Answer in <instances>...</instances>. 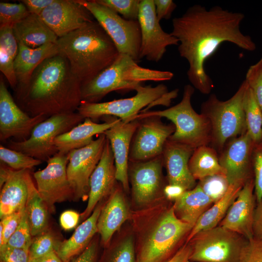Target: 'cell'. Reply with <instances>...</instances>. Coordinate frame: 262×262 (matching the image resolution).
<instances>
[{
    "instance_id": "12",
    "label": "cell",
    "mask_w": 262,
    "mask_h": 262,
    "mask_svg": "<svg viewBox=\"0 0 262 262\" xmlns=\"http://www.w3.org/2000/svg\"><path fill=\"white\" fill-rule=\"evenodd\" d=\"M141 42L140 59L160 61L170 46H178V40L164 32L158 20L153 0H141L138 17Z\"/></svg>"
},
{
    "instance_id": "19",
    "label": "cell",
    "mask_w": 262,
    "mask_h": 262,
    "mask_svg": "<svg viewBox=\"0 0 262 262\" xmlns=\"http://www.w3.org/2000/svg\"><path fill=\"white\" fill-rule=\"evenodd\" d=\"M40 16L58 38L95 20L77 0H55Z\"/></svg>"
},
{
    "instance_id": "1",
    "label": "cell",
    "mask_w": 262,
    "mask_h": 262,
    "mask_svg": "<svg viewBox=\"0 0 262 262\" xmlns=\"http://www.w3.org/2000/svg\"><path fill=\"white\" fill-rule=\"evenodd\" d=\"M244 18V14L219 6L208 9L196 4L173 19L170 33L179 41L180 56L188 62L189 81L200 93L208 94L214 87L205 70V64L221 44L229 42L249 51L256 49L251 37L241 31L240 25Z\"/></svg>"
},
{
    "instance_id": "25",
    "label": "cell",
    "mask_w": 262,
    "mask_h": 262,
    "mask_svg": "<svg viewBox=\"0 0 262 262\" xmlns=\"http://www.w3.org/2000/svg\"><path fill=\"white\" fill-rule=\"evenodd\" d=\"M102 123H97L85 118L69 131L57 136L54 141L58 152L68 154L74 149L84 147L90 144L95 135L103 133L113 127L119 118L113 116H104Z\"/></svg>"
},
{
    "instance_id": "36",
    "label": "cell",
    "mask_w": 262,
    "mask_h": 262,
    "mask_svg": "<svg viewBox=\"0 0 262 262\" xmlns=\"http://www.w3.org/2000/svg\"><path fill=\"white\" fill-rule=\"evenodd\" d=\"M198 184L203 192L215 202L222 197L229 184L225 174H216L199 180Z\"/></svg>"
},
{
    "instance_id": "59",
    "label": "cell",
    "mask_w": 262,
    "mask_h": 262,
    "mask_svg": "<svg viewBox=\"0 0 262 262\" xmlns=\"http://www.w3.org/2000/svg\"><path fill=\"white\" fill-rule=\"evenodd\" d=\"M190 262V261L189 260L187 261L186 262Z\"/></svg>"
},
{
    "instance_id": "53",
    "label": "cell",
    "mask_w": 262,
    "mask_h": 262,
    "mask_svg": "<svg viewBox=\"0 0 262 262\" xmlns=\"http://www.w3.org/2000/svg\"><path fill=\"white\" fill-rule=\"evenodd\" d=\"M97 244L93 241L72 262H95Z\"/></svg>"
},
{
    "instance_id": "3",
    "label": "cell",
    "mask_w": 262,
    "mask_h": 262,
    "mask_svg": "<svg viewBox=\"0 0 262 262\" xmlns=\"http://www.w3.org/2000/svg\"><path fill=\"white\" fill-rule=\"evenodd\" d=\"M56 44L59 53L67 60L82 85L110 66L119 54L96 20L58 38Z\"/></svg>"
},
{
    "instance_id": "58",
    "label": "cell",
    "mask_w": 262,
    "mask_h": 262,
    "mask_svg": "<svg viewBox=\"0 0 262 262\" xmlns=\"http://www.w3.org/2000/svg\"><path fill=\"white\" fill-rule=\"evenodd\" d=\"M190 262H191V261H190Z\"/></svg>"
},
{
    "instance_id": "5",
    "label": "cell",
    "mask_w": 262,
    "mask_h": 262,
    "mask_svg": "<svg viewBox=\"0 0 262 262\" xmlns=\"http://www.w3.org/2000/svg\"><path fill=\"white\" fill-rule=\"evenodd\" d=\"M195 88L191 84L184 87L181 101L164 110L141 111L135 117L140 120L148 116L165 117L175 127L168 139L194 149L207 146L212 142V126L209 119L203 114L197 113L191 104Z\"/></svg>"
},
{
    "instance_id": "28",
    "label": "cell",
    "mask_w": 262,
    "mask_h": 262,
    "mask_svg": "<svg viewBox=\"0 0 262 262\" xmlns=\"http://www.w3.org/2000/svg\"><path fill=\"white\" fill-rule=\"evenodd\" d=\"M102 206L96 207L92 214L75 229L67 240L59 243L56 252L63 262H68L75 255L82 253L98 232L97 223Z\"/></svg>"
},
{
    "instance_id": "50",
    "label": "cell",
    "mask_w": 262,
    "mask_h": 262,
    "mask_svg": "<svg viewBox=\"0 0 262 262\" xmlns=\"http://www.w3.org/2000/svg\"><path fill=\"white\" fill-rule=\"evenodd\" d=\"M81 215L72 210L64 212L60 217V224L65 230H70L74 228L78 224Z\"/></svg>"
},
{
    "instance_id": "35",
    "label": "cell",
    "mask_w": 262,
    "mask_h": 262,
    "mask_svg": "<svg viewBox=\"0 0 262 262\" xmlns=\"http://www.w3.org/2000/svg\"><path fill=\"white\" fill-rule=\"evenodd\" d=\"M0 159L11 168L16 170L32 169L42 161L21 152L0 146Z\"/></svg>"
},
{
    "instance_id": "55",
    "label": "cell",
    "mask_w": 262,
    "mask_h": 262,
    "mask_svg": "<svg viewBox=\"0 0 262 262\" xmlns=\"http://www.w3.org/2000/svg\"><path fill=\"white\" fill-rule=\"evenodd\" d=\"M186 190L180 186L168 184L164 187L163 192L168 199L175 201Z\"/></svg>"
},
{
    "instance_id": "34",
    "label": "cell",
    "mask_w": 262,
    "mask_h": 262,
    "mask_svg": "<svg viewBox=\"0 0 262 262\" xmlns=\"http://www.w3.org/2000/svg\"><path fill=\"white\" fill-rule=\"evenodd\" d=\"M243 107L246 132L255 145L259 144L262 142V110L248 84Z\"/></svg>"
},
{
    "instance_id": "24",
    "label": "cell",
    "mask_w": 262,
    "mask_h": 262,
    "mask_svg": "<svg viewBox=\"0 0 262 262\" xmlns=\"http://www.w3.org/2000/svg\"><path fill=\"white\" fill-rule=\"evenodd\" d=\"M194 149L168 139L162 153L169 184L178 185L186 190L195 186L196 180L189 168V161Z\"/></svg>"
},
{
    "instance_id": "52",
    "label": "cell",
    "mask_w": 262,
    "mask_h": 262,
    "mask_svg": "<svg viewBox=\"0 0 262 262\" xmlns=\"http://www.w3.org/2000/svg\"><path fill=\"white\" fill-rule=\"evenodd\" d=\"M253 231L254 237L262 240V199L255 209Z\"/></svg>"
},
{
    "instance_id": "44",
    "label": "cell",
    "mask_w": 262,
    "mask_h": 262,
    "mask_svg": "<svg viewBox=\"0 0 262 262\" xmlns=\"http://www.w3.org/2000/svg\"><path fill=\"white\" fill-rule=\"evenodd\" d=\"M110 262H136L132 237L126 238L117 246Z\"/></svg>"
},
{
    "instance_id": "13",
    "label": "cell",
    "mask_w": 262,
    "mask_h": 262,
    "mask_svg": "<svg viewBox=\"0 0 262 262\" xmlns=\"http://www.w3.org/2000/svg\"><path fill=\"white\" fill-rule=\"evenodd\" d=\"M68 161V154L58 152L48 160L45 168L33 173L37 191L50 212L56 203L73 196L67 175Z\"/></svg>"
},
{
    "instance_id": "10",
    "label": "cell",
    "mask_w": 262,
    "mask_h": 262,
    "mask_svg": "<svg viewBox=\"0 0 262 262\" xmlns=\"http://www.w3.org/2000/svg\"><path fill=\"white\" fill-rule=\"evenodd\" d=\"M93 15L112 40L119 53L127 55L135 62L140 60L141 42L137 20H128L95 0H77Z\"/></svg>"
},
{
    "instance_id": "22",
    "label": "cell",
    "mask_w": 262,
    "mask_h": 262,
    "mask_svg": "<svg viewBox=\"0 0 262 262\" xmlns=\"http://www.w3.org/2000/svg\"><path fill=\"white\" fill-rule=\"evenodd\" d=\"M139 123L138 119L125 123L119 118L113 127L103 133L113 152L116 180L127 192L129 190L128 169L131 145Z\"/></svg>"
},
{
    "instance_id": "54",
    "label": "cell",
    "mask_w": 262,
    "mask_h": 262,
    "mask_svg": "<svg viewBox=\"0 0 262 262\" xmlns=\"http://www.w3.org/2000/svg\"><path fill=\"white\" fill-rule=\"evenodd\" d=\"M192 251L191 244H185L165 262H185L189 260Z\"/></svg>"
},
{
    "instance_id": "47",
    "label": "cell",
    "mask_w": 262,
    "mask_h": 262,
    "mask_svg": "<svg viewBox=\"0 0 262 262\" xmlns=\"http://www.w3.org/2000/svg\"><path fill=\"white\" fill-rule=\"evenodd\" d=\"M25 211V208L1 219L0 222L3 227V234L2 241L0 243V247L6 244L8 240L16 229Z\"/></svg>"
},
{
    "instance_id": "2",
    "label": "cell",
    "mask_w": 262,
    "mask_h": 262,
    "mask_svg": "<svg viewBox=\"0 0 262 262\" xmlns=\"http://www.w3.org/2000/svg\"><path fill=\"white\" fill-rule=\"evenodd\" d=\"M82 82L58 53L44 60L29 82L17 85L16 102L31 116L75 112L82 101Z\"/></svg>"
},
{
    "instance_id": "46",
    "label": "cell",
    "mask_w": 262,
    "mask_h": 262,
    "mask_svg": "<svg viewBox=\"0 0 262 262\" xmlns=\"http://www.w3.org/2000/svg\"><path fill=\"white\" fill-rule=\"evenodd\" d=\"M15 60L4 49L0 48V70L14 90L17 85L14 68Z\"/></svg>"
},
{
    "instance_id": "33",
    "label": "cell",
    "mask_w": 262,
    "mask_h": 262,
    "mask_svg": "<svg viewBox=\"0 0 262 262\" xmlns=\"http://www.w3.org/2000/svg\"><path fill=\"white\" fill-rule=\"evenodd\" d=\"M25 210L32 236L36 237L48 230L49 210L32 177L29 181V195Z\"/></svg>"
},
{
    "instance_id": "15",
    "label": "cell",
    "mask_w": 262,
    "mask_h": 262,
    "mask_svg": "<svg viewBox=\"0 0 262 262\" xmlns=\"http://www.w3.org/2000/svg\"><path fill=\"white\" fill-rule=\"evenodd\" d=\"M106 137L98 135L87 146L71 150L68 153L67 175L76 198H83L89 194L91 175L101 158Z\"/></svg>"
},
{
    "instance_id": "43",
    "label": "cell",
    "mask_w": 262,
    "mask_h": 262,
    "mask_svg": "<svg viewBox=\"0 0 262 262\" xmlns=\"http://www.w3.org/2000/svg\"><path fill=\"white\" fill-rule=\"evenodd\" d=\"M254 193L257 202L262 199V142L255 145L253 153Z\"/></svg>"
},
{
    "instance_id": "41",
    "label": "cell",
    "mask_w": 262,
    "mask_h": 262,
    "mask_svg": "<svg viewBox=\"0 0 262 262\" xmlns=\"http://www.w3.org/2000/svg\"><path fill=\"white\" fill-rule=\"evenodd\" d=\"M245 80L262 110V56L249 67Z\"/></svg>"
},
{
    "instance_id": "17",
    "label": "cell",
    "mask_w": 262,
    "mask_h": 262,
    "mask_svg": "<svg viewBox=\"0 0 262 262\" xmlns=\"http://www.w3.org/2000/svg\"><path fill=\"white\" fill-rule=\"evenodd\" d=\"M255 143L247 133L232 139L219 158L229 185L244 186L251 178Z\"/></svg>"
},
{
    "instance_id": "26",
    "label": "cell",
    "mask_w": 262,
    "mask_h": 262,
    "mask_svg": "<svg viewBox=\"0 0 262 262\" xmlns=\"http://www.w3.org/2000/svg\"><path fill=\"white\" fill-rule=\"evenodd\" d=\"M129 216V210L123 192L114 189L107 203L102 207L97 227L101 240L107 244Z\"/></svg>"
},
{
    "instance_id": "29",
    "label": "cell",
    "mask_w": 262,
    "mask_h": 262,
    "mask_svg": "<svg viewBox=\"0 0 262 262\" xmlns=\"http://www.w3.org/2000/svg\"><path fill=\"white\" fill-rule=\"evenodd\" d=\"M18 42L35 49L48 43H56L58 38L40 16L30 14L13 26Z\"/></svg>"
},
{
    "instance_id": "7",
    "label": "cell",
    "mask_w": 262,
    "mask_h": 262,
    "mask_svg": "<svg viewBox=\"0 0 262 262\" xmlns=\"http://www.w3.org/2000/svg\"><path fill=\"white\" fill-rule=\"evenodd\" d=\"M247 87L245 80L235 93L225 101L212 94L201 106V113L210 120L212 126V142L219 150L227 141L246 131L243 102Z\"/></svg>"
},
{
    "instance_id": "16",
    "label": "cell",
    "mask_w": 262,
    "mask_h": 262,
    "mask_svg": "<svg viewBox=\"0 0 262 262\" xmlns=\"http://www.w3.org/2000/svg\"><path fill=\"white\" fill-rule=\"evenodd\" d=\"M48 116L40 115L31 116L16 104L4 81L0 80V140L14 137L21 141L28 139L33 129Z\"/></svg>"
},
{
    "instance_id": "57",
    "label": "cell",
    "mask_w": 262,
    "mask_h": 262,
    "mask_svg": "<svg viewBox=\"0 0 262 262\" xmlns=\"http://www.w3.org/2000/svg\"><path fill=\"white\" fill-rule=\"evenodd\" d=\"M30 262H37L36 260H30Z\"/></svg>"
},
{
    "instance_id": "14",
    "label": "cell",
    "mask_w": 262,
    "mask_h": 262,
    "mask_svg": "<svg viewBox=\"0 0 262 262\" xmlns=\"http://www.w3.org/2000/svg\"><path fill=\"white\" fill-rule=\"evenodd\" d=\"M161 118L148 116L139 120L131 142L129 162L146 161L162 155L164 145L175 127L173 124L164 123Z\"/></svg>"
},
{
    "instance_id": "42",
    "label": "cell",
    "mask_w": 262,
    "mask_h": 262,
    "mask_svg": "<svg viewBox=\"0 0 262 262\" xmlns=\"http://www.w3.org/2000/svg\"><path fill=\"white\" fill-rule=\"evenodd\" d=\"M238 262H262V240L253 237L244 243Z\"/></svg>"
},
{
    "instance_id": "6",
    "label": "cell",
    "mask_w": 262,
    "mask_h": 262,
    "mask_svg": "<svg viewBox=\"0 0 262 262\" xmlns=\"http://www.w3.org/2000/svg\"><path fill=\"white\" fill-rule=\"evenodd\" d=\"M133 97L112 101L90 103L82 101L77 112L84 118L92 120L104 116H113L128 123L135 120L141 112L153 106L162 105L169 106L172 99L177 98L179 89L169 91L166 86L160 84L156 86L140 85Z\"/></svg>"
},
{
    "instance_id": "27",
    "label": "cell",
    "mask_w": 262,
    "mask_h": 262,
    "mask_svg": "<svg viewBox=\"0 0 262 262\" xmlns=\"http://www.w3.org/2000/svg\"><path fill=\"white\" fill-rule=\"evenodd\" d=\"M58 53L56 43H48L32 49L18 42V52L14 62L17 85L26 84L34 70L44 60Z\"/></svg>"
},
{
    "instance_id": "38",
    "label": "cell",
    "mask_w": 262,
    "mask_h": 262,
    "mask_svg": "<svg viewBox=\"0 0 262 262\" xmlns=\"http://www.w3.org/2000/svg\"><path fill=\"white\" fill-rule=\"evenodd\" d=\"M124 18L137 20L141 0H95Z\"/></svg>"
},
{
    "instance_id": "51",
    "label": "cell",
    "mask_w": 262,
    "mask_h": 262,
    "mask_svg": "<svg viewBox=\"0 0 262 262\" xmlns=\"http://www.w3.org/2000/svg\"><path fill=\"white\" fill-rule=\"evenodd\" d=\"M55 0H22L31 14L40 16L43 11Z\"/></svg>"
},
{
    "instance_id": "8",
    "label": "cell",
    "mask_w": 262,
    "mask_h": 262,
    "mask_svg": "<svg viewBox=\"0 0 262 262\" xmlns=\"http://www.w3.org/2000/svg\"><path fill=\"white\" fill-rule=\"evenodd\" d=\"M84 118L78 112L59 114L49 116L32 131L24 141L10 140L8 147L36 159L47 162L58 152L54 141L80 123Z\"/></svg>"
},
{
    "instance_id": "45",
    "label": "cell",
    "mask_w": 262,
    "mask_h": 262,
    "mask_svg": "<svg viewBox=\"0 0 262 262\" xmlns=\"http://www.w3.org/2000/svg\"><path fill=\"white\" fill-rule=\"evenodd\" d=\"M0 48L16 59L18 52V42L14 34L13 26H0Z\"/></svg>"
},
{
    "instance_id": "20",
    "label": "cell",
    "mask_w": 262,
    "mask_h": 262,
    "mask_svg": "<svg viewBox=\"0 0 262 262\" xmlns=\"http://www.w3.org/2000/svg\"><path fill=\"white\" fill-rule=\"evenodd\" d=\"M31 177L30 169L16 170L0 164V219L25 208Z\"/></svg>"
},
{
    "instance_id": "4",
    "label": "cell",
    "mask_w": 262,
    "mask_h": 262,
    "mask_svg": "<svg viewBox=\"0 0 262 262\" xmlns=\"http://www.w3.org/2000/svg\"><path fill=\"white\" fill-rule=\"evenodd\" d=\"M173 77L170 71L141 67L129 56L119 53L110 66L82 85V101L97 103L110 92L136 90L142 82L169 81Z\"/></svg>"
},
{
    "instance_id": "48",
    "label": "cell",
    "mask_w": 262,
    "mask_h": 262,
    "mask_svg": "<svg viewBox=\"0 0 262 262\" xmlns=\"http://www.w3.org/2000/svg\"><path fill=\"white\" fill-rule=\"evenodd\" d=\"M29 249L4 246L0 247V262H30Z\"/></svg>"
},
{
    "instance_id": "31",
    "label": "cell",
    "mask_w": 262,
    "mask_h": 262,
    "mask_svg": "<svg viewBox=\"0 0 262 262\" xmlns=\"http://www.w3.org/2000/svg\"><path fill=\"white\" fill-rule=\"evenodd\" d=\"M243 187L229 185L224 196L214 202L198 219L188 235L187 243L198 232L214 228L221 222Z\"/></svg>"
},
{
    "instance_id": "40",
    "label": "cell",
    "mask_w": 262,
    "mask_h": 262,
    "mask_svg": "<svg viewBox=\"0 0 262 262\" xmlns=\"http://www.w3.org/2000/svg\"><path fill=\"white\" fill-rule=\"evenodd\" d=\"M32 237L25 210L18 227L4 246L14 248L29 249L33 241Z\"/></svg>"
},
{
    "instance_id": "21",
    "label": "cell",
    "mask_w": 262,
    "mask_h": 262,
    "mask_svg": "<svg viewBox=\"0 0 262 262\" xmlns=\"http://www.w3.org/2000/svg\"><path fill=\"white\" fill-rule=\"evenodd\" d=\"M254 180L251 178L245 184L229 209L220 226L247 240L253 238L255 211Z\"/></svg>"
},
{
    "instance_id": "56",
    "label": "cell",
    "mask_w": 262,
    "mask_h": 262,
    "mask_svg": "<svg viewBox=\"0 0 262 262\" xmlns=\"http://www.w3.org/2000/svg\"><path fill=\"white\" fill-rule=\"evenodd\" d=\"M36 260L37 262H63L56 251H51Z\"/></svg>"
},
{
    "instance_id": "37",
    "label": "cell",
    "mask_w": 262,
    "mask_h": 262,
    "mask_svg": "<svg viewBox=\"0 0 262 262\" xmlns=\"http://www.w3.org/2000/svg\"><path fill=\"white\" fill-rule=\"evenodd\" d=\"M30 14L25 5L19 3L0 2V26H13Z\"/></svg>"
},
{
    "instance_id": "32",
    "label": "cell",
    "mask_w": 262,
    "mask_h": 262,
    "mask_svg": "<svg viewBox=\"0 0 262 262\" xmlns=\"http://www.w3.org/2000/svg\"><path fill=\"white\" fill-rule=\"evenodd\" d=\"M189 168L196 180H199L216 174L226 175L216 150L208 145L199 147L194 150L189 161Z\"/></svg>"
},
{
    "instance_id": "49",
    "label": "cell",
    "mask_w": 262,
    "mask_h": 262,
    "mask_svg": "<svg viewBox=\"0 0 262 262\" xmlns=\"http://www.w3.org/2000/svg\"><path fill=\"white\" fill-rule=\"evenodd\" d=\"M155 13L158 20L168 19L177 7L176 4L172 0H153Z\"/></svg>"
},
{
    "instance_id": "11",
    "label": "cell",
    "mask_w": 262,
    "mask_h": 262,
    "mask_svg": "<svg viewBox=\"0 0 262 262\" xmlns=\"http://www.w3.org/2000/svg\"><path fill=\"white\" fill-rule=\"evenodd\" d=\"M190 242L189 261L200 262H238L244 244L240 235L220 226L198 232Z\"/></svg>"
},
{
    "instance_id": "9",
    "label": "cell",
    "mask_w": 262,
    "mask_h": 262,
    "mask_svg": "<svg viewBox=\"0 0 262 262\" xmlns=\"http://www.w3.org/2000/svg\"><path fill=\"white\" fill-rule=\"evenodd\" d=\"M193 226L176 215L172 207L158 218L143 239L136 262H165Z\"/></svg>"
},
{
    "instance_id": "39",
    "label": "cell",
    "mask_w": 262,
    "mask_h": 262,
    "mask_svg": "<svg viewBox=\"0 0 262 262\" xmlns=\"http://www.w3.org/2000/svg\"><path fill=\"white\" fill-rule=\"evenodd\" d=\"M58 244L48 230L34 237L29 248L30 260H36L51 251H56Z\"/></svg>"
},
{
    "instance_id": "23",
    "label": "cell",
    "mask_w": 262,
    "mask_h": 262,
    "mask_svg": "<svg viewBox=\"0 0 262 262\" xmlns=\"http://www.w3.org/2000/svg\"><path fill=\"white\" fill-rule=\"evenodd\" d=\"M115 180L114 156L110 142L107 139L101 158L90 179L88 203L81 215L82 220L87 218L98 202L112 193L115 189Z\"/></svg>"
},
{
    "instance_id": "30",
    "label": "cell",
    "mask_w": 262,
    "mask_h": 262,
    "mask_svg": "<svg viewBox=\"0 0 262 262\" xmlns=\"http://www.w3.org/2000/svg\"><path fill=\"white\" fill-rule=\"evenodd\" d=\"M213 203L197 184L176 199L172 207L178 218L194 226Z\"/></svg>"
},
{
    "instance_id": "18",
    "label": "cell",
    "mask_w": 262,
    "mask_h": 262,
    "mask_svg": "<svg viewBox=\"0 0 262 262\" xmlns=\"http://www.w3.org/2000/svg\"><path fill=\"white\" fill-rule=\"evenodd\" d=\"M163 165L162 155L146 161L129 162L128 175L132 196L137 205L150 203L161 193L163 185Z\"/></svg>"
}]
</instances>
